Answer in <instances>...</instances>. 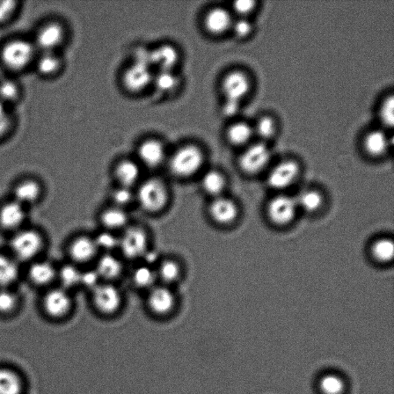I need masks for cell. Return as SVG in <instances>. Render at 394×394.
Wrapping results in <instances>:
<instances>
[{
    "label": "cell",
    "mask_w": 394,
    "mask_h": 394,
    "mask_svg": "<svg viewBox=\"0 0 394 394\" xmlns=\"http://www.w3.org/2000/svg\"><path fill=\"white\" fill-rule=\"evenodd\" d=\"M72 303L68 290L62 287L49 290L42 301L47 315L56 319L67 316L72 308Z\"/></svg>",
    "instance_id": "8fae6325"
},
{
    "label": "cell",
    "mask_w": 394,
    "mask_h": 394,
    "mask_svg": "<svg viewBox=\"0 0 394 394\" xmlns=\"http://www.w3.org/2000/svg\"><path fill=\"white\" fill-rule=\"evenodd\" d=\"M254 136L260 139V141L266 143L272 140L276 133V124L271 116H261L253 127Z\"/></svg>",
    "instance_id": "1f68e13d"
},
{
    "label": "cell",
    "mask_w": 394,
    "mask_h": 394,
    "mask_svg": "<svg viewBox=\"0 0 394 394\" xmlns=\"http://www.w3.org/2000/svg\"><path fill=\"white\" fill-rule=\"evenodd\" d=\"M225 100L240 102L250 93L251 81L246 72L233 70L226 75L221 84Z\"/></svg>",
    "instance_id": "ba28073f"
},
{
    "label": "cell",
    "mask_w": 394,
    "mask_h": 394,
    "mask_svg": "<svg viewBox=\"0 0 394 394\" xmlns=\"http://www.w3.org/2000/svg\"><path fill=\"white\" fill-rule=\"evenodd\" d=\"M94 240L98 249L112 251L119 247V239L109 231L100 233Z\"/></svg>",
    "instance_id": "b9f144b4"
},
{
    "label": "cell",
    "mask_w": 394,
    "mask_h": 394,
    "mask_svg": "<svg viewBox=\"0 0 394 394\" xmlns=\"http://www.w3.org/2000/svg\"><path fill=\"white\" fill-rule=\"evenodd\" d=\"M42 195V187L38 182L26 180L18 184L13 191V200L26 208L38 202Z\"/></svg>",
    "instance_id": "ffe728a7"
},
{
    "label": "cell",
    "mask_w": 394,
    "mask_h": 394,
    "mask_svg": "<svg viewBox=\"0 0 394 394\" xmlns=\"http://www.w3.org/2000/svg\"><path fill=\"white\" fill-rule=\"evenodd\" d=\"M253 128L246 122H236L227 131L229 143L235 147H247L253 137Z\"/></svg>",
    "instance_id": "484cf974"
},
{
    "label": "cell",
    "mask_w": 394,
    "mask_h": 394,
    "mask_svg": "<svg viewBox=\"0 0 394 394\" xmlns=\"http://www.w3.org/2000/svg\"><path fill=\"white\" fill-rule=\"evenodd\" d=\"M297 208L294 197L280 195L269 202L267 213L273 223L283 226L294 220Z\"/></svg>",
    "instance_id": "30bf717a"
},
{
    "label": "cell",
    "mask_w": 394,
    "mask_h": 394,
    "mask_svg": "<svg viewBox=\"0 0 394 394\" xmlns=\"http://www.w3.org/2000/svg\"><path fill=\"white\" fill-rule=\"evenodd\" d=\"M28 276L38 286H47L57 276V269L48 261H33L28 269Z\"/></svg>",
    "instance_id": "603a6c76"
},
{
    "label": "cell",
    "mask_w": 394,
    "mask_h": 394,
    "mask_svg": "<svg viewBox=\"0 0 394 394\" xmlns=\"http://www.w3.org/2000/svg\"><path fill=\"white\" fill-rule=\"evenodd\" d=\"M300 171V166L294 160H283L269 173L268 184L276 189H286L294 184Z\"/></svg>",
    "instance_id": "7c38bea8"
},
{
    "label": "cell",
    "mask_w": 394,
    "mask_h": 394,
    "mask_svg": "<svg viewBox=\"0 0 394 394\" xmlns=\"http://www.w3.org/2000/svg\"><path fill=\"white\" fill-rule=\"evenodd\" d=\"M231 29H233V33L235 34L237 38L245 39L253 33V26L247 18L239 17L238 19L233 22Z\"/></svg>",
    "instance_id": "ee69618b"
},
{
    "label": "cell",
    "mask_w": 394,
    "mask_h": 394,
    "mask_svg": "<svg viewBox=\"0 0 394 394\" xmlns=\"http://www.w3.org/2000/svg\"><path fill=\"white\" fill-rule=\"evenodd\" d=\"M61 59L54 52L42 53L38 61V70L42 75L55 74L61 68Z\"/></svg>",
    "instance_id": "f35d334b"
},
{
    "label": "cell",
    "mask_w": 394,
    "mask_h": 394,
    "mask_svg": "<svg viewBox=\"0 0 394 394\" xmlns=\"http://www.w3.org/2000/svg\"><path fill=\"white\" fill-rule=\"evenodd\" d=\"M98 248L94 239L88 237H79L72 240L69 246V254L77 262H86L95 257Z\"/></svg>",
    "instance_id": "44dd1931"
},
{
    "label": "cell",
    "mask_w": 394,
    "mask_h": 394,
    "mask_svg": "<svg viewBox=\"0 0 394 394\" xmlns=\"http://www.w3.org/2000/svg\"><path fill=\"white\" fill-rule=\"evenodd\" d=\"M93 300L95 306L105 315H112L118 311L122 303V297L118 287L112 284L104 283L93 290Z\"/></svg>",
    "instance_id": "9c48e42d"
},
{
    "label": "cell",
    "mask_w": 394,
    "mask_h": 394,
    "mask_svg": "<svg viewBox=\"0 0 394 394\" xmlns=\"http://www.w3.org/2000/svg\"><path fill=\"white\" fill-rule=\"evenodd\" d=\"M203 191L214 197L221 196L226 186L223 174L217 171H209L201 180Z\"/></svg>",
    "instance_id": "f1b7e54d"
},
{
    "label": "cell",
    "mask_w": 394,
    "mask_h": 394,
    "mask_svg": "<svg viewBox=\"0 0 394 394\" xmlns=\"http://www.w3.org/2000/svg\"><path fill=\"white\" fill-rule=\"evenodd\" d=\"M372 255L374 258L383 262H388L392 260L394 255V244L390 239H381L372 246Z\"/></svg>",
    "instance_id": "8d00e7d4"
},
{
    "label": "cell",
    "mask_w": 394,
    "mask_h": 394,
    "mask_svg": "<svg viewBox=\"0 0 394 394\" xmlns=\"http://www.w3.org/2000/svg\"><path fill=\"white\" fill-rule=\"evenodd\" d=\"M43 246L45 239L40 233L32 229H21L14 233L11 239L12 257L18 262H33Z\"/></svg>",
    "instance_id": "7a4b0ae2"
},
{
    "label": "cell",
    "mask_w": 394,
    "mask_h": 394,
    "mask_svg": "<svg viewBox=\"0 0 394 394\" xmlns=\"http://www.w3.org/2000/svg\"><path fill=\"white\" fill-rule=\"evenodd\" d=\"M168 191L164 182L157 178H150L143 182L137 191V200L141 207L150 213L162 210L168 202Z\"/></svg>",
    "instance_id": "3957f363"
},
{
    "label": "cell",
    "mask_w": 394,
    "mask_h": 394,
    "mask_svg": "<svg viewBox=\"0 0 394 394\" xmlns=\"http://www.w3.org/2000/svg\"><path fill=\"white\" fill-rule=\"evenodd\" d=\"M7 115L9 114L6 111V104L2 101H0V118H3V116Z\"/></svg>",
    "instance_id": "f5cc1de1"
},
{
    "label": "cell",
    "mask_w": 394,
    "mask_h": 394,
    "mask_svg": "<svg viewBox=\"0 0 394 394\" xmlns=\"http://www.w3.org/2000/svg\"><path fill=\"white\" fill-rule=\"evenodd\" d=\"M15 9L16 2L10 1V0L0 1V23L10 18Z\"/></svg>",
    "instance_id": "681fc988"
},
{
    "label": "cell",
    "mask_w": 394,
    "mask_h": 394,
    "mask_svg": "<svg viewBox=\"0 0 394 394\" xmlns=\"http://www.w3.org/2000/svg\"><path fill=\"white\" fill-rule=\"evenodd\" d=\"M204 163L202 150L194 144H188L175 152L169 162L171 173L180 178L194 176Z\"/></svg>",
    "instance_id": "6da1fadb"
},
{
    "label": "cell",
    "mask_w": 394,
    "mask_h": 394,
    "mask_svg": "<svg viewBox=\"0 0 394 394\" xmlns=\"http://www.w3.org/2000/svg\"><path fill=\"white\" fill-rule=\"evenodd\" d=\"M148 303L152 313L157 315H166L173 309L176 299L169 288L155 287L151 288Z\"/></svg>",
    "instance_id": "5bb4252c"
},
{
    "label": "cell",
    "mask_w": 394,
    "mask_h": 394,
    "mask_svg": "<svg viewBox=\"0 0 394 394\" xmlns=\"http://www.w3.org/2000/svg\"><path fill=\"white\" fill-rule=\"evenodd\" d=\"M64 38V31L62 26L57 24H49L41 28L36 35V45L42 53L54 52Z\"/></svg>",
    "instance_id": "2e32d148"
},
{
    "label": "cell",
    "mask_w": 394,
    "mask_h": 394,
    "mask_svg": "<svg viewBox=\"0 0 394 394\" xmlns=\"http://www.w3.org/2000/svg\"><path fill=\"white\" fill-rule=\"evenodd\" d=\"M10 126V118L9 115L0 118V137L3 136Z\"/></svg>",
    "instance_id": "816d5d0a"
},
{
    "label": "cell",
    "mask_w": 394,
    "mask_h": 394,
    "mask_svg": "<svg viewBox=\"0 0 394 394\" xmlns=\"http://www.w3.org/2000/svg\"><path fill=\"white\" fill-rule=\"evenodd\" d=\"M209 213L216 223L227 225L236 220L238 208L233 200L223 196H217L210 203Z\"/></svg>",
    "instance_id": "9a60e30c"
},
{
    "label": "cell",
    "mask_w": 394,
    "mask_h": 394,
    "mask_svg": "<svg viewBox=\"0 0 394 394\" xmlns=\"http://www.w3.org/2000/svg\"><path fill=\"white\" fill-rule=\"evenodd\" d=\"M96 271L100 278L113 280L121 274L123 265L118 258L112 254L107 253L98 260Z\"/></svg>",
    "instance_id": "4316f807"
},
{
    "label": "cell",
    "mask_w": 394,
    "mask_h": 394,
    "mask_svg": "<svg viewBox=\"0 0 394 394\" xmlns=\"http://www.w3.org/2000/svg\"><path fill=\"white\" fill-rule=\"evenodd\" d=\"M34 55V47L26 40L11 41L3 47L1 58L7 68L12 70L24 69Z\"/></svg>",
    "instance_id": "5b68a950"
},
{
    "label": "cell",
    "mask_w": 394,
    "mask_h": 394,
    "mask_svg": "<svg viewBox=\"0 0 394 394\" xmlns=\"http://www.w3.org/2000/svg\"><path fill=\"white\" fill-rule=\"evenodd\" d=\"M134 194L130 188L120 187L112 193V200L115 203V207L123 208L131 203L134 200Z\"/></svg>",
    "instance_id": "f6af8a7d"
},
{
    "label": "cell",
    "mask_w": 394,
    "mask_h": 394,
    "mask_svg": "<svg viewBox=\"0 0 394 394\" xmlns=\"http://www.w3.org/2000/svg\"><path fill=\"white\" fill-rule=\"evenodd\" d=\"M18 96V87L11 80H3L0 82V101L5 104L17 99Z\"/></svg>",
    "instance_id": "7bdbcfd3"
},
{
    "label": "cell",
    "mask_w": 394,
    "mask_h": 394,
    "mask_svg": "<svg viewBox=\"0 0 394 394\" xmlns=\"http://www.w3.org/2000/svg\"><path fill=\"white\" fill-rule=\"evenodd\" d=\"M138 157L148 167H157L164 161L166 150L164 145L157 140L145 141L138 148Z\"/></svg>",
    "instance_id": "d6986e66"
},
{
    "label": "cell",
    "mask_w": 394,
    "mask_h": 394,
    "mask_svg": "<svg viewBox=\"0 0 394 394\" xmlns=\"http://www.w3.org/2000/svg\"><path fill=\"white\" fill-rule=\"evenodd\" d=\"M297 207H301L306 212H315L322 205L323 198L321 195L315 191H304L299 194L296 198Z\"/></svg>",
    "instance_id": "836d02e7"
},
{
    "label": "cell",
    "mask_w": 394,
    "mask_h": 394,
    "mask_svg": "<svg viewBox=\"0 0 394 394\" xmlns=\"http://www.w3.org/2000/svg\"><path fill=\"white\" fill-rule=\"evenodd\" d=\"M100 220L107 229L118 230L126 227L129 216L123 208L113 207L104 210Z\"/></svg>",
    "instance_id": "83f0119b"
},
{
    "label": "cell",
    "mask_w": 394,
    "mask_h": 394,
    "mask_svg": "<svg viewBox=\"0 0 394 394\" xmlns=\"http://www.w3.org/2000/svg\"><path fill=\"white\" fill-rule=\"evenodd\" d=\"M23 385L19 376L9 369H0V394H20Z\"/></svg>",
    "instance_id": "f546056e"
},
{
    "label": "cell",
    "mask_w": 394,
    "mask_h": 394,
    "mask_svg": "<svg viewBox=\"0 0 394 394\" xmlns=\"http://www.w3.org/2000/svg\"><path fill=\"white\" fill-rule=\"evenodd\" d=\"M391 144L390 137L381 129L370 131L363 140L364 150L373 157L384 156L389 150Z\"/></svg>",
    "instance_id": "7402d4cb"
},
{
    "label": "cell",
    "mask_w": 394,
    "mask_h": 394,
    "mask_svg": "<svg viewBox=\"0 0 394 394\" xmlns=\"http://www.w3.org/2000/svg\"><path fill=\"white\" fill-rule=\"evenodd\" d=\"M82 271L74 265H65L57 271L56 278L59 279L62 288L70 290L80 284Z\"/></svg>",
    "instance_id": "4dcf8cb0"
},
{
    "label": "cell",
    "mask_w": 394,
    "mask_h": 394,
    "mask_svg": "<svg viewBox=\"0 0 394 394\" xmlns=\"http://www.w3.org/2000/svg\"><path fill=\"white\" fill-rule=\"evenodd\" d=\"M320 389L323 394H342L345 391V384L338 375L328 374L320 381Z\"/></svg>",
    "instance_id": "d590c367"
},
{
    "label": "cell",
    "mask_w": 394,
    "mask_h": 394,
    "mask_svg": "<svg viewBox=\"0 0 394 394\" xmlns=\"http://www.w3.org/2000/svg\"><path fill=\"white\" fill-rule=\"evenodd\" d=\"M233 22L230 12L221 7H216L207 13L204 26L210 34L221 36L230 30Z\"/></svg>",
    "instance_id": "e0dca14e"
},
{
    "label": "cell",
    "mask_w": 394,
    "mask_h": 394,
    "mask_svg": "<svg viewBox=\"0 0 394 394\" xmlns=\"http://www.w3.org/2000/svg\"><path fill=\"white\" fill-rule=\"evenodd\" d=\"M233 8L239 17L246 18L257 8V2L254 0H238L233 3Z\"/></svg>",
    "instance_id": "bcb514c9"
},
{
    "label": "cell",
    "mask_w": 394,
    "mask_h": 394,
    "mask_svg": "<svg viewBox=\"0 0 394 394\" xmlns=\"http://www.w3.org/2000/svg\"><path fill=\"white\" fill-rule=\"evenodd\" d=\"M242 111V103L235 100H225L221 111L225 118H233Z\"/></svg>",
    "instance_id": "c3c4849f"
},
{
    "label": "cell",
    "mask_w": 394,
    "mask_h": 394,
    "mask_svg": "<svg viewBox=\"0 0 394 394\" xmlns=\"http://www.w3.org/2000/svg\"><path fill=\"white\" fill-rule=\"evenodd\" d=\"M26 207L13 200L0 207V227L6 230L17 232L26 221Z\"/></svg>",
    "instance_id": "4fadbf2b"
},
{
    "label": "cell",
    "mask_w": 394,
    "mask_h": 394,
    "mask_svg": "<svg viewBox=\"0 0 394 394\" xmlns=\"http://www.w3.org/2000/svg\"><path fill=\"white\" fill-rule=\"evenodd\" d=\"M100 276L96 269H89L81 274V279H80V284L87 289L93 290L100 284Z\"/></svg>",
    "instance_id": "7dc6e473"
},
{
    "label": "cell",
    "mask_w": 394,
    "mask_h": 394,
    "mask_svg": "<svg viewBox=\"0 0 394 394\" xmlns=\"http://www.w3.org/2000/svg\"><path fill=\"white\" fill-rule=\"evenodd\" d=\"M153 77L155 74L148 63L136 61L124 72L123 82L129 92L138 93L152 84Z\"/></svg>",
    "instance_id": "52a82bcc"
},
{
    "label": "cell",
    "mask_w": 394,
    "mask_h": 394,
    "mask_svg": "<svg viewBox=\"0 0 394 394\" xmlns=\"http://www.w3.org/2000/svg\"><path fill=\"white\" fill-rule=\"evenodd\" d=\"M180 80L173 71H159L153 77L152 84L159 93H169L178 86Z\"/></svg>",
    "instance_id": "d6a6232c"
},
{
    "label": "cell",
    "mask_w": 394,
    "mask_h": 394,
    "mask_svg": "<svg viewBox=\"0 0 394 394\" xmlns=\"http://www.w3.org/2000/svg\"><path fill=\"white\" fill-rule=\"evenodd\" d=\"M179 61L178 50L169 45H161L150 52V63L159 71H173Z\"/></svg>",
    "instance_id": "ac0fdd59"
},
{
    "label": "cell",
    "mask_w": 394,
    "mask_h": 394,
    "mask_svg": "<svg viewBox=\"0 0 394 394\" xmlns=\"http://www.w3.org/2000/svg\"><path fill=\"white\" fill-rule=\"evenodd\" d=\"M157 278V275L155 269L144 265L136 268L133 274L134 283L140 288H152Z\"/></svg>",
    "instance_id": "e575fe53"
},
{
    "label": "cell",
    "mask_w": 394,
    "mask_h": 394,
    "mask_svg": "<svg viewBox=\"0 0 394 394\" xmlns=\"http://www.w3.org/2000/svg\"><path fill=\"white\" fill-rule=\"evenodd\" d=\"M19 276L18 261L8 255L0 253V288H10Z\"/></svg>",
    "instance_id": "d4e9b609"
},
{
    "label": "cell",
    "mask_w": 394,
    "mask_h": 394,
    "mask_svg": "<svg viewBox=\"0 0 394 394\" xmlns=\"http://www.w3.org/2000/svg\"><path fill=\"white\" fill-rule=\"evenodd\" d=\"M378 116L383 126L392 128L394 123V98L393 95L385 98L379 108Z\"/></svg>",
    "instance_id": "60d3db41"
},
{
    "label": "cell",
    "mask_w": 394,
    "mask_h": 394,
    "mask_svg": "<svg viewBox=\"0 0 394 394\" xmlns=\"http://www.w3.org/2000/svg\"><path fill=\"white\" fill-rule=\"evenodd\" d=\"M144 261V265L152 267V265L157 264L159 256L157 252L148 250L141 258Z\"/></svg>",
    "instance_id": "f907efd6"
},
{
    "label": "cell",
    "mask_w": 394,
    "mask_h": 394,
    "mask_svg": "<svg viewBox=\"0 0 394 394\" xmlns=\"http://www.w3.org/2000/svg\"><path fill=\"white\" fill-rule=\"evenodd\" d=\"M119 247L127 258L141 259L143 255L148 250V235L141 228H129L119 239Z\"/></svg>",
    "instance_id": "8992f818"
},
{
    "label": "cell",
    "mask_w": 394,
    "mask_h": 394,
    "mask_svg": "<svg viewBox=\"0 0 394 394\" xmlns=\"http://www.w3.org/2000/svg\"><path fill=\"white\" fill-rule=\"evenodd\" d=\"M156 272L157 277L165 283H173L179 279L181 269L176 261L167 260L160 264Z\"/></svg>",
    "instance_id": "74e56055"
},
{
    "label": "cell",
    "mask_w": 394,
    "mask_h": 394,
    "mask_svg": "<svg viewBox=\"0 0 394 394\" xmlns=\"http://www.w3.org/2000/svg\"><path fill=\"white\" fill-rule=\"evenodd\" d=\"M19 297L10 288H0V313L10 315L18 308Z\"/></svg>",
    "instance_id": "ab89813d"
},
{
    "label": "cell",
    "mask_w": 394,
    "mask_h": 394,
    "mask_svg": "<svg viewBox=\"0 0 394 394\" xmlns=\"http://www.w3.org/2000/svg\"><path fill=\"white\" fill-rule=\"evenodd\" d=\"M116 180L121 187L131 188L141 177V167L134 160L123 159L116 167Z\"/></svg>",
    "instance_id": "cb8c5ba5"
},
{
    "label": "cell",
    "mask_w": 394,
    "mask_h": 394,
    "mask_svg": "<svg viewBox=\"0 0 394 394\" xmlns=\"http://www.w3.org/2000/svg\"><path fill=\"white\" fill-rule=\"evenodd\" d=\"M271 158V152L266 143L249 144L239 159V166L247 174H257L265 169Z\"/></svg>",
    "instance_id": "277c9868"
}]
</instances>
